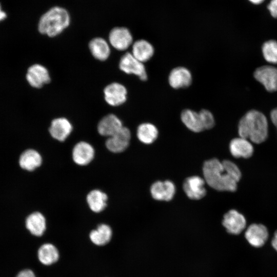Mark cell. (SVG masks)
Returning a JSON list of instances; mask_svg holds the SVG:
<instances>
[{"mask_svg": "<svg viewBox=\"0 0 277 277\" xmlns=\"http://www.w3.org/2000/svg\"><path fill=\"white\" fill-rule=\"evenodd\" d=\"M175 193V186L169 180L156 181L150 187L151 196L157 201H169L173 198Z\"/></svg>", "mask_w": 277, "mask_h": 277, "instance_id": "4fadbf2b", "label": "cell"}, {"mask_svg": "<svg viewBox=\"0 0 277 277\" xmlns=\"http://www.w3.org/2000/svg\"><path fill=\"white\" fill-rule=\"evenodd\" d=\"M43 162L42 156L36 150L28 149L19 156L18 164L20 167L28 171H32L40 167Z\"/></svg>", "mask_w": 277, "mask_h": 277, "instance_id": "ac0fdd59", "label": "cell"}, {"mask_svg": "<svg viewBox=\"0 0 277 277\" xmlns=\"http://www.w3.org/2000/svg\"><path fill=\"white\" fill-rule=\"evenodd\" d=\"M70 23V17L64 8L54 7L50 9L41 17L38 23V31L50 37L61 33Z\"/></svg>", "mask_w": 277, "mask_h": 277, "instance_id": "3957f363", "label": "cell"}, {"mask_svg": "<svg viewBox=\"0 0 277 277\" xmlns=\"http://www.w3.org/2000/svg\"><path fill=\"white\" fill-rule=\"evenodd\" d=\"M253 75L256 81L262 84L268 92L277 91V68L265 65L256 69Z\"/></svg>", "mask_w": 277, "mask_h": 277, "instance_id": "5b68a950", "label": "cell"}, {"mask_svg": "<svg viewBox=\"0 0 277 277\" xmlns=\"http://www.w3.org/2000/svg\"><path fill=\"white\" fill-rule=\"evenodd\" d=\"M205 183V181L202 177L196 175L192 176L185 180L183 188L189 199L199 200L206 194Z\"/></svg>", "mask_w": 277, "mask_h": 277, "instance_id": "ba28073f", "label": "cell"}, {"mask_svg": "<svg viewBox=\"0 0 277 277\" xmlns=\"http://www.w3.org/2000/svg\"><path fill=\"white\" fill-rule=\"evenodd\" d=\"M270 15L274 18H277V0H271L267 6Z\"/></svg>", "mask_w": 277, "mask_h": 277, "instance_id": "f546056e", "label": "cell"}, {"mask_svg": "<svg viewBox=\"0 0 277 277\" xmlns=\"http://www.w3.org/2000/svg\"><path fill=\"white\" fill-rule=\"evenodd\" d=\"M16 277H36V276L32 270L25 269L19 272Z\"/></svg>", "mask_w": 277, "mask_h": 277, "instance_id": "4dcf8cb0", "label": "cell"}, {"mask_svg": "<svg viewBox=\"0 0 277 277\" xmlns=\"http://www.w3.org/2000/svg\"><path fill=\"white\" fill-rule=\"evenodd\" d=\"M262 51L264 59L268 63L277 64V42L271 39L262 45Z\"/></svg>", "mask_w": 277, "mask_h": 277, "instance_id": "83f0119b", "label": "cell"}, {"mask_svg": "<svg viewBox=\"0 0 277 277\" xmlns=\"http://www.w3.org/2000/svg\"><path fill=\"white\" fill-rule=\"evenodd\" d=\"M89 48L93 56L100 61H105L110 55V48L106 40L101 37L92 39L89 43Z\"/></svg>", "mask_w": 277, "mask_h": 277, "instance_id": "cb8c5ba5", "label": "cell"}, {"mask_svg": "<svg viewBox=\"0 0 277 277\" xmlns=\"http://www.w3.org/2000/svg\"><path fill=\"white\" fill-rule=\"evenodd\" d=\"M104 94L106 102L112 106L121 105L127 100V89L118 83L115 82L108 85L104 88Z\"/></svg>", "mask_w": 277, "mask_h": 277, "instance_id": "52a82bcc", "label": "cell"}, {"mask_svg": "<svg viewBox=\"0 0 277 277\" xmlns=\"http://www.w3.org/2000/svg\"><path fill=\"white\" fill-rule=\"evenodd\" d=\"M203 172L208 185L217 191H234L241 176L240 169L229 160L222 162L214 158L205 161Z\"/></svg>", "mask_w": 277, "mask_h": 277, "instance_id": "6da1fadb", "label": "cell"}, {"mask_svg": "<svg viewBox=\"0 0 277 277\" xmlns=\"http://www.w3.org/2000/svg\"><path fill=\"white\" fill-rule=\"evenodd\" d=\"M159 132L157 128L150 123L140 124L137 129L136 135L138 139L145 144H150L157 138Z\"/></svg>", "mask_w": 277, "mask_h": 277, "instance_id": "484cf974", "label": "cell"}, {"mask_svg": "<svg viewBox=\"0 0 277 277\" xmlns=\"http://www.w3.org/2000/svg\"><path fill=\"white\" fill-rule=\"evenodd\" d=\"M25 225L26 228L32 235L41 236L46 229V218L40 212H33L27 217Z\"/></svg>", "mask_w": 277, "mask_h": 277, "instance_id": "ffe728a7", "label": "cell"}, {"mask_svg": "<svg viewBox=\"0 0 277 277\" xmlns=\"http://www.w3.org/2000/svg\"><path fill=\"white\" fill-rule=\"evenodd\" d=\"M108 196L98 189L90 191L86 196V201L90 210L95 213L103 211L106 207Z\"/></svg>", "mask_w": 277, "mask_h": 277, "instance_id": "7402d4cb", "label": "cell"}, {"mask_svg": "<svg viewBox=\"0 0 277 277\" xmlns=\"http://www.w3.org/2000/svg\"><path fill=\"white\" fill-rule=\"evenodd\" d=\"M130 138V130L123 126L114 134L108 137L106 141L105 145L110 152L115 153H121L128 148Z\"/></svg>", "mask_w": 277, "mask_h": 277, "instance_id": "8992f818", "label": "cell"}, {"mask_svg": "<svg viewBox=\"0 0 277 277\" xmlns=\"http://www.w3.org/2000/svg\"><path fill=\"white\" fill-rule=\"evenodd\" d=\"M270 118L277 129V108H274L271 111Z\"/></svg>", "mask_w": 277, "mask_h": 277, "instance_id": "1f68e13d", "label": "cell"}, {"mask_svg": "<svg viewBox=\"0 0 277 277\" xmlns=\"http://www.w3.org/2000/svg\"><path fill=\"white\" fill-rule=\"evenodd\" d=\"M181 119L185 126L194 132H200L204 130L199 112L186 109L182 112Z\"/></svg>", "mask_w": 277, "mask_h": 277, "instance_id": "603a6c76", "label": "cell"}, {"mask_svg": "<svg viewBox=\"0 0 277 277\" xmlns=\"http://www.w3.org/2000/svg\"><path fill=\"white\" fill-rule=\"evenodd\" d=\"M7 16L6 13L3 11L1 9V7L0 5V22L4 19Z\"/></svg>", "mask_w": 277, "mask_h": 277, "instance_id": "836d02e7", "label": "cell"}, {"mask_svg": "<svg viewBox=\"0 0 277 277\" xmlns=\"http://www.w3.org/2000/svg\"><path fill=\"white\" fill-rule=\"evenodd\" d=\"M245 235L250 245L259 247L263 245L267 241L268 232L267 229L263 225L253 224L248 227Z\"/></svg>", "mask_w": 277, "mask_h": 277, "instance_id": "e0dca14e", "label": "cell"}, {"mask_svg": "<svg viewBox=\"0 0 277 277\" xmlns=\"http://www.w3.org/2000/svg\"><path fill=\"white\" fill-rule=\"evenodd\" d=\"M111 45L119 51L127 50L132 44L133 37L130 31L125 27L112 29L109 35Z\"/></svg>", "mask_w": 277, "mask_h": 277, "instance_id": "9c48e42d", "label": "cell"}, {"mask_svg": "<svg viewBox=\"0 0 277 277\" xmlns=\"http://www.w3.org/2000/svg\"><path fill=\"white\" fill-rule=\"evenodd\" d=\"M123 127L122 121L117 116L113 114H109L100 121L97 128L100 135L110 137Z\"/></svg>", "mask_w": 277, "mask_h": 277, "instance_id": "2e32d148", "label": "cell"}, {"mask_svg": "<svg viewBox=\"0 0 277 277\" xmlns=\"http://www.w3.org/2000/svg\"><path fill=\"white\" fill-rule=\"evenodd\" d=\"M199 113L204 130L213 128L215 125V120L212 113L207 109H202Z\"/></svg>", "mask_w": 277, "mask_h": 277, "instance_id": "f1b7e54d", "label": "cell"}, {"mask_svg": "<svg viewBox=\"0 0 277 277\" xmlns=\"http://www.w3.org/2000/svg\"><path fill=\"white\" fill-rule=\"evenodd\" d=\"M229 150L235 157L247 159L252 155L253 147L248 140L240 136L231 141Z\"/></svg>", "mask_w": 277, "mask_h": 277, "instance_id": "d6986e66", "label": "cell"}, {"mask_svg": "<svg viewBox=\"0 0 277 277\" xmlns=\"http://www.w3.org/2000/svg\"><path fill=\"white\" fill-rule=\"evenodd\" d=\"M38 258L44 265H50L59 259V252L56 247L52 244L46 243L42 245L38 249Z\"/></svg>", "mask_w": 277, "mask_h": 277, "instance_id": "4316f807", "label": "cell"}, {"mask_svg": "<svg viewBox=\"0 0 277 277\" xmlns=\"http://www.w3.org/2000/svg\"><path fill=\"white\" fill-rule=\"evenodd\" d=\"M272 245L277 251V231L275 232L274 237L272 240Z\"/></svg>", "mask_w": 277, "mask_h": 277, "instance_id": "d6a6232c", "label": "cell"}, {"mask_svg": "<svg viewBox=\"0 0 277 277\" xmlns=\"http://www.w3.org/2000/svg\"><path fill=\"white\" fill-rule=\"evenodd\" d=\"M94 154L95 151L92 146L84 141L76 144L72 152L73 162L80 166L89 164L93 160Z\"/></svg>", "mask_w": 277, "mask_h": 277, "instance_id": "8fae6325", "label": "cell"}, {"mask_svg": "<svg viewBox=\"0 0 277 277\" xmlns=\"http://www.w3.org/2000/svg\"><path fill=\"white\" fill-rule=\"evenodd\" d=\"M238 132L240 137L253 143L260 144L264 142L268 133L266 116L258 110H249L241 118L238 125Z\"/></svg>", "mask_w": 277, "mask_h": 277, "instance_id": "7a4b0ae2", "label": "cell"}, {"mask_svg": "<svg viewBox=\"0 0 277 277\" xmlns=\"http://www.w3.org/2000/svg\"><path fill=\"white\" fill-rule=\"evenodd\" d=\"M112 236L111 228L107 224H100L96 229L92 230L89 234L91 241L98 246L108 244Z\"/></svg>", "mask_w": 277, "mask_h": 277, "instance_id": "d4e9b609", "label": "cell"}, {"mask_svg": "<svg viewBox=\"0 0 277 277\" xmlns=\"http://www.w3.org/2000/svg\"><path fill=\"white\" fill-rule=\"evenodd\" d=\"M222 224L228 232L238 234L245 228L246 221L243 215L232 209L224 214Z\"/></svg>", "mask_w": 277, "mask_h": 277, "instance_id": "30bf717a", "label": "cell"}, {"mask_svg": "<svg viewBox=\"0 0 277 277\" xmlns=\"http://www.w3.org/2000/svg\"><path fill=\"white\" fill-rule=\"evenodd\" d=\"M168 83L173 88H184L189 86L192 83L190 71L184 67L173 68L168 75Z\"/></svg>", "mask_w": 277, "mask_h": 277, "instance_id": "5bb4252c", "label": "cell"}, {"mask_svg": "<svg viewBox=\"0 0 277 277\" xmlns=\"http://www.w3.org/2000/svg\"><path fill=\"white\" fill-rule=\"evenodd\" d=\"M72 131V124L65 117H58L52 120L49 128L51 136L60 142L65 141Z\"/></svg>", "mask_w": 277, "mask_h": 277, "instance_id": "9a60e30c", "label": "cell"}, {"mask_svg": "<svg viewBox=\"0 0 277 277\" xmlns=\"http://www.w3.org/2000/svg\"><path fill=\"white\" fill-rule=\"evenodd\" d=\"M154 49L152 45L145 39H139L132 45L131 54L139 61L145 63L153 55Z\"/></svg>", "mask_w": 277, "mask_h": 277, "instance_id": "44dd1931", "label": "cell"}, {"mask_svg": "<svg viewBox=\"0 0 277 277\" xmlns=\"http://www.w3.org/2000/svg\"><path fill=\"white\" fill-rule=\"evenodd\" d=\"M26 78L33 87L39 88L50 81L49 73L47 69L40 64H34L27 71Z\"/></svg>", "mask_w": 277, "mask_h": 277, "instance_id": "7c38bea8", "label": "cell"}, {"mask_svg": "<svg viewBox=\"0 0 277 277\" xmlns=\"http://www.w3.org/2000/svg\"><path fill=\"white\" fill-rule=\"evenodd\" d=\"M120 69L128 74H134L143 81L148 78L146 68L143 63L137 60L130 52L124 54L119 63Z\"/></svg>", "mask_w": 277, "mask_h": 277, "instance_id": "277c9868", "label": "cell"}, {"mask_svg": "<svg viewBox=\"0 0 277 277\" xmlns=\"http://www.w3.org/2000/svg\"><path fill=\"white\" fill-rule=\"evenodd\" d=\"M251 3L254 5H260L263 3L265 0H248Z\"/></svg>", "mask_w": 277, "mask_h": 277, "instance_id": "e575fe53", "label": "cell"}]
</instances>
